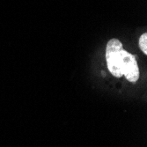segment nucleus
I'll return each instance as SVG.
<instances>
[{"mask_svg":"<svg viewBox=\"0 0 147 147\" xmlns=\"http://www.w3.org/2000/svg\"><path fill=\"white\" fill-rule=\"evenodd\" d=\"M122 49H123V44L117 39H111L106 48V59L109 70L111 74L116 78H121L123 76L119 61L120 51Z\"/></svg>","mask_w":147,"mask_h":147,"instance_id":"nucleus-1","label":"nucleus"},{"mask_svg":"<svg viewBox=\"0 0 147 147\" xmlns=\"http://www.w3.org/2000/svg\"><path fill=\"white\" fill-rule=\"evenodd\" d=\"M119 61L120 68H121L123 75H124L125 78L131 83L138 81L139 78V69L135 57L124 49H122L120 51Z\"/></svg>","mask_w":147,"mask_h":147,"instance_id":"nucleus-2","label":"nucleus"},{"mask_svg":"<svg viewBox=\"0 0 147 147\" xmlns=\"http://www.w3.org/2000/svg\"><path fill=\"white\" fill-rule=\"evenodd\" d=\"M146 43H147V34L144 33L140 36V39H139V47H140L141 50L144 53V54H147Z\"/></svg>","mask_w":147,"mask_h":147,"instance_id":"nucleus-3","label":"nucleus"}]
</instances>
